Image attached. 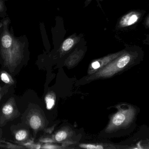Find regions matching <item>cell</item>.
Wrapping results in <instances>:
<instances>
[{"instance_id":"obj_1","label":"cell","mask_w":149,"mask_h":149,"mask_svg":"<svg viewBox=\"0 0 149 149\" xmlns=\"http://www.w3.org/2000/svg\"><path fill=\"white\" fill-rule=\"evenodd\" d=\"M8 16L0 21V64L14 74L28 53V40L25 35L16 36Z\"/></svg>"},{"instance_id":"obj_2","label":"cell","mask_w":149,"mask_h":149,"mask_svg":"<svg viewBox=\"0 0 149 149\" xmlns=\"http://www.w3.org/2000/svg\"><path fill=\"white\" fill-rule=\"evenodd\" d=\"M134 55L133 52H125L114 59L112 62L102 67L97 73H95L90 77V79L100 78H108L114 75L124 69L133 59Z\"/></svg>"},{"instance_id":"obj_3","label":"cell","mask_w":149,"mask_h":149,"mask_svg":"<svg viewBox=\"0 0 149 149\" xmlns=\"http://www.w3.org/2000/svg\"><path fill=\"white\" fill-rule=\"evenodd\" d=\"M135 113V110L132 107L118 111L111 119L107 131L111 132L128 125L133 121Z\"/></svg>"},{"instance_id":"obj_4","label":"cell","mask_w":149,"mask_h":149,"mask_svg":"<svg viewBox=\"0 0 149 149\" xmlns=\"http://www.w3.org/2000/svg\"><path fill=\"white\" fill-rule=\"evenodd\" d=\"M20 114L15 98L10 97L3 105L0 111V127H4L9 122L18 118Z\"/></svg>"},{"instance_id":"obj_5","label":"cell","mask_w":149,"mask_h":149,"mask_svg":"<svg viewBox=\"0 0 149 149\" xmlns=\"http://www.w3.org/2000/svg\"><path fill=\"white\" fill-rule=\"evenodd\" d=\"M126 52L123 50L113 54H110L104 57L93 61L90 65L89 67V72L90 73L96 72L104 66H106L108 64L112 62L114 59L119 57Z\"/></svg>"},{"instance_id":"obj_6","label":"cell","mask_w":149,"mask_h":149,"mask_svg":"<svg viewBox=\"0 0 149 149\" xmlns=\"http://www.w3.org/2000/svg\"><path fill=\"white\" fill-rule=\"evenodd\" d=\"M141 16L142 13L140 11H130L120 18L117 24V27L120 29L131 26L136 23L141 19Z\"/></svg>"},{"instance_id":"obj_7","label":"cell","mask_w":149,"mask_h":149,"mask_svg":"<svg viewBox=\"0 0 149 149\" xmlns=\"http://www.w3.org/2000/svg\"><path fill=\"white\" fill-rule=\"evenodd\" d=\"M27 119L29 126L34 131L38 130L41 128L42 125V119L36 113H29Z\"/></svg>"},{"instance_id":"obj_8","label":"cell","mask_w":149,"mask_h":149,"mask_svg":"<svg viewBox=\"0 0 149 149\" xmlns=\"http://www.w3.org/2000/svg\"><path fill=\"white\" fill-rule=\"evenodd\" d=\"M79 40V37L76 36V35H72L64 41L61 46V51L63 52L69 51Z\"/></svg>"},{"instance_id":"obj_9","label":"cell","mask_w":149,"mask_h":149,"mask_svg":"<svg viewBox=\"0 0 149 149\" xmlns=\"http://www.w3.org/2000/svg\"><path fill=\"white\" fill-rule=\"evenodd\" d=\"M12 131L13 133L15 140L16 141L17 143H23L24 141H26L29 136L28 131L23 129H15Z\"/></svg>"},{"instance_id":"obj_10","label":"cell","mask_w":149,"mask_h":149,"mask_svg":"<svg viewBox=\"0 0 149 149\" xmlns=\"http://www.w3.org/2000/svg\"><path fill=\"white\" fill-rule=\"evenodd\" d=\"M0 78L1 80L7 85H13L15 84V80L12 76L4 70H2L0 71Z\"/></svg>"},{"instance_id":"obj_11","label":"cell","mask_w":149,"mask_h":149,"mask_svg":"<svg viewBox=\"0 0 149 149\" xmlns=\"http://www.w3.org/2000/svg\"><path fill=\"white\" fill-rule=\"evenodd\" d=\"M46 108L48 110H50L54 106L55 104V100L54 97L50 94H48L45 98Z\"/></svg>"},{"instance_id":"obj_12","label":"cell","mask_w":149,"mask_h":149,"mask_svg":"<svg viewBox=\"0 0 149 149\" xmlns=\"http://www.w3.org/2000/svg\"><path fill=\"white\" fill-rule=\"evenodd\" d=\"M5 0H0V16L1 18L7 16V8L5 5Z\"/></svg>"},{"instance_id":"obj_13","label":"cell","mask_w":149,"mask_h":149,"mask_svg":"<svg viewBox=\"0 0 149 149\" xmlns=\"http://www.w3.org/2000/svg\"><path fill=\"white\" fill-rule=\"evenodd\" d=\"M67 132L65 131H59L55 136V140L58 142L62 141L67 138Z\"/></svg>"},{"instance_id":"obj_14","label":"cell","mask_w":149,"mask_h":149,"mask_svg":"<svg viewBox=\"0 0 149 149\" xmlns=\"http://www.w3.org/2000/svg\"><path fill=\"white\" fill-rule=\"evenodd\" d=\"M79 147L82 148L87 149H104V147L101 145L91 144H80Z\"/></svg>"},{"instance_id":"obj_15","label":"cell","mask_w":149,"mask_h":149,"mask_svg":"<svg viewBox=\"0 0 149 149\" xmlns=\"http://www.w3.org/2000/svg\"><path fill=\"white\" fill-rule=\"evenodd\" d=\"M10 86V85L6 84H4L2 86L0 85V101L2 98L8 92Z\"/></svg>"},{"instance_id":"obj_16","label":"cell","mask_w":149,"mask_h":149,"mask_svg":"<svg viewBox=\"0 0 149 149\" xmlns=\"http://www.w3.org/2000/svg\"><path fill=\"white\" fill-rule=\"evenodd\" d=\"M6 148L9 149H19L24 148V147H21L19 145H14L11 143H6Z\"/></svg>"},{"instance_id":"obj_17","label":"cell","mask_w":149,"mask_h":149,"mask_svg":"<svg viewBox=\"0 0 149 149\" xmlns=\"http://www.w3.org/2000/svg\"><path fill=\"white\" fill-rule=\"evenodd\" d=\"M42 148L46 149H54L58 148H59L55 146V145H48V144H47V145H44Z\"/></svg>"},{"instance_id":"obj_18","label":"cell","mask_w":149,"mask_h":149,"mask_svg":"<svg viewBox=\"0 0 149 149\" xmlns=\"http://www.w3.org/2000/svg\"><path fill=\"white\" fill-rule=\"evenodd\" d=\"M145 24L147 27H149V15L147 17L146 19V21H145Z\"/></svg>"},{"instance_id":"obj_19","label":"cell","mask_w":149,"mask_h":149,"mask_svg":"<svg viewBox=\"0 0 149 149\" xmlns=\"http://www.w3.org/2000/svg\"><path fill=\"white\" fill-rule=\"evenodd\" d=\"M92 1H93V0H86V2H85V6L86 7V6L88 5Z\"/></svg>"},{"instance_id":"obj_20","label":"cell","mask_w":149,"mask_h":149,"mask_svg":"<svg viewBox=\"0 0 149 149\" xmlns=\"http://www.w3.org/2000/svg\"><path fill=\"white\" fill-rule=\"evenodd\" d=\"M42 141L44 143H52V140H49V139H45L44 140H43V141Z\"/></svg>"},{"instance_id":"obj_21","label":"cell","mask_w":149,"mask_h":149,"mask_svg":"<svg viewBox=\"0 0 149 149\" xmlns=\"http://www.w3.org/2000/svg\"><path fill=\"white\" fill-rule=\"evenodd\" d=\"M2 134V130L0 128V138L1 137Z\"/></svg>"},{"instance_id":"obj_22","label":"cell","mask_w":149,"mask_h":149,"mask_svg":"<svg viewBox=\"0 0 149 149\" xmlns=\"http://www.w3.org/2000/svg\"><path fill=\"white\" fill-rule=\"evenodd\" d=\"M0 18H1V16H0Z\"/></svg>"},{"instance_id":"obj_23","label":"cell","mask_w":149,"mask_h":149,"mask_svg":"<svg viewBox=\"0 0 149 149\" xmlns=\"http://www.w3.org/2000/svg\"><path fill=\"white\" fill-rule=\"evenodd\" d=\"M100 1H102V0H100Z\"/></svg>"}]
</instances>
